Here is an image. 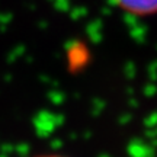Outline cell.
<instances>
[{"label":"cell","mask_w":157,"mask_h":157,"mask_svg":"<svg viewBox=\"0 0 157 157\" xmlns=\"http://www.w3.org/2000/svg\"><path fill=\"white\" fill-rule=\"evenodd\" d=\"M124 6H128L134 10H146L156 12L157 10V0H119Z\"/></svg>","instance_id":"1"}]
</instances>
